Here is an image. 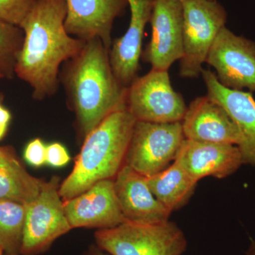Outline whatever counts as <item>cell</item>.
Instances as JSON below:
<instances>
[{"label": "cell", "mask_w": 255, "mask_h": 255, "mask_svg": "<svg viewBox=\"0 0 255 255\" xmlns=\"http://www.w3.org/2000/svg\"><path fill=\"white\" fill-rule=\"evenodd\" d=\"M66 12L65 0H35L20 26L23 41L14 73L30 85L36 100L56 93L62 64L76 56L85 45L65 29Z\"/></svg>", "instance_id": "obj_1"}, {"label": "cell", "mask_w": 255, "mask_h": 255, "mask_svg": "<svg viewBox=\"0 0 255 255\" xmlns=\"http://www.w3.org/2000/svg\"><path fill=\"white\" fill-rule=\"evenodd\" d=\"M63 84L84 138L110 114L127 107L128 88L114 75L110 50L99 38L85 41L66 62Z\"/></svg>", "instance_id": "obj_2"}, {"label": "cell", "mask_w": 255, "mask_h": 255, "mask_svg": "<svg viewBox=\"0 0 255 255\" xmlns=\"http://www.w3.org/2000/svg\"><path fill=\"white\" fill-rule=\"evenodd\" d=\"M135 122L125 107L110 114L85 137L73 171L60 186L63 200L79 195L97 182L115 178L124 165Z\"/></svg>", "instance_id": "obj_3"}, {"label": "cell", "mask_w": 255, "mask_h": 255, "mask_svg": "<svg viewBox=\"0 0 255 255\" xmlns=\"http://www.w3.org/2000/svg\"><path fill=\"white\" fill-rule=\"evenodd\" d=\"M95 241L110 255H182L187 248L185 235L169 220L154 224L125 221L98 230Z\"/></svg>", "instance_id": "obj_4"}, {"label": "cell", "mask_w": 255, "mask_h": 255, "mask_svg": "<svg viewBox=\"0 0 255 255\" xmlns=\"http://www.w3.org/2000/svg\"><path fill=\"white\" fill-rule=\"evenodd\" d=\"M183 56L179 75L196 78L216 37L227 22L226 10L217 0H182Z\"/></svg>", "instance_id": "obj_5"}, {"label": "cell", "mask_w": 255, "mask_h": 255, "mask_svg": "<svg viewBox=\"0 0 255 255\" xmlns=\"http://www.w3.org/2000/svg\"><path fill=\"white\" fill-rule=\"evenodd\" d=\"M182 122L136 121L124 164L145 177L164 170L177 158L184 140Z\"/></svg>", "instance_id": "obj_6"}, {"label": "cell", "mask_w": 255, "mask_h": 255, "mask_svg": "<svg viewBox=\"0 0 255 255\" xmlns=\"http://www.w3.org/2000/svg\"><path fill=\"white\" fill-rule=\"evenodd\" d=\"M59 178L43 182L38 195L26 205L20 254L36 255L73 229L59 192Z\"/></svg>", "instance_id": "obj_7"}, {"label": "cell", "mask_w": 255, "mask_h": 255, "mask_svg": "<svg viewBox=\"0 0 255 255\" xmlns=\"http://www.w3.org/2000/svg\"><path fill=\"white\" fill-rule=\"evenodd\" d=\"M127 107L135 120L151 123L181 122L187 109L172 86L168 70L155 69L128 87Z\"/></svg>", "instance_id": "obj_8"}, {"label": "cell", "mask_w": 255, "mask_h": 255, "mask_svg": "<svg viewBox=\"0 0 255 255\" xmlns=\"http://www.w3.org/2000/svg\"><path fill=\"white\" fill-rule=\"evenodd\" d=\"M206 63L216 70L223 86L255 92V41L238 36L225 26L216 37Z\"/></svg>", "instance_id": "obj_9"}, {"label": "cell", "mask_w": 255, "mask_h": 255, "mask_svg": "<svg viewBox=\"0 0 255 255\" xmlns=\"http://www.w3.org/2000/svg\"><path fill=\"white\" fill-rule=\"evenodd\" d=\"M152 35L142 61L152 69L168 70L183 56L182 0H155L150 20Z\"/></svg>", "instance_id": "obj_10"}, {"label": "cell", "mask_w": 255, "mask_h": 255, "mask_svg": "<svg viewBox=\"0 0 255 255\" xmlns=\"http://www.w3.org/2000/svg\"><path fill=\"white\" fill-rule=\"evenodd\" d=\"M64 209L72 228L110 229L126 221L114 179L100 181L79 195L64 200Z\"/></svg>", "instance_id": "obj_11"}, {"label": "cell", "mask_w": 255, "mask_h": 255, "mask_svg": "<svg viewBox=\"0 0 255 255\" xmlns=\"http://www.w3.org/2000/svg\"><path fill=\"white\" fill-rule=\"evenodd\" d=\"M65 1V28L69 34L84 41L99 38L110 50L114 21L123 14L127 0Z\"/></svg>", "instance_id": "obj_12"}, {"label": "cell", "mask_w": 255, "mask_h": 255, "mask_svg": "<svg viewBox=\"0 0 255 255\" xmlns=\"http://www.w3.org/2000/svg\"><path fill=\"white\" fill-rule=\"evenodd\" d=\"M127 1L130 9V23L123 36L112 42L110 59L114 75L128 88L137 77L144 31L150 22L155 0Z\"/></svg>", "instance_id": "obj_13"}, {"label": "cell", "mask_w": 255, "mask_h": 255, "mask_svg": "<svg viewBox=\"0 0 255 255\" xmlns=\"http://www.w3.org/2000/svg\"><path fill=\"white\" fill-rule=\"evenodd\" d=\"M114 184L126 221L154 224L168 221L172 212L155 197L142 174L124 164Z\"/></svg>", "instance_id": "obj_14"}, {"label": "cell", "mask_w": 255, "mask_h": 255, "mask_svg": "<svg viewBox=\"0 0 255 255\" xmlns=\"http://www.w3.org/2000/svg\"><path fill=\"white\" fill-rule=\"evenodd\" d=\"M181 122L187 140L237 146L241 144L237 126L222 106L208 95L192 101Z\"/></svg>", "instance_id": "obj_15"}, {"label": "cell", "mask_w": 255, "mask_h": 255, "mask_svg": "<svg viewBox=\"0 0 255 255\" xmlns=\"http://www.w3.org/2000/svg\"><path fill=\"white\" fill-rule=\"evenodd\" d=\"M207 88V95L222 106L241 132L238 146L244 164L255 166V100L253 93L223 86L216 74L203 69L201 72Z\"/></svg>", "instance_id": "obj_16"}, {"label": "cell", "mask_w": 255, "mask_h": 255, "mask_svg": "<svg viewBox=\"0 0 255 255\" xmlns=\"http://www.w3.org/2000/svg\"><path fill=\"white\" fill-rule=\"evenodd\" d=\"M175 159L197 182L206 177H227L244 164L237 145L187 139L183 142Z\"/></svg>", "instance_id": "obj_17"}, {"label": "cell", "mask_w": 255, "mask_h": 255, "mask_svg": "<svg viewBox=\"0 0 255 255\" xmlns=\"http://www.w3.org/2000/svg\"><path fill=\"white\" fill-rule=\"evenodd\" d=\"M43 183L28 173L11 148L0 147V199L27 204L38 195Z\"/></svg>", "instance_id": "obj_18"}, {"label": "cell", "mask_w": 255, "mask_h": 255, "mask_svg": "<svg viewBox=\"0 0 255 255\" xmlns=\"http://www.w3.org/2000/svg\"><path fill=\"white\" fill-rule=\"evenodd\" d=\"M146 179L154 195L171 212L187 203L198 183L177 159L164 170Z\"/></svg>", "instance_id": "obj_19"}, {"label": "cell", "mask_w": 255, "mask_h": 255, "mask_svg": "<svg viewBox=\"0 0 255 255\" xmlns=\"http://www.w3.org/2000/svg\"><path fill=\"white\" fill-rule=\"evenodd\" d=\"M25 215V204L0 199V248L7 255L20 253Z\"/></svg>", "instance_id": "obj_20"}, {"label": "cell", "mask_w": 255, "mask_h": 255, "mask_svg": "<svg viewBox=\"0 0 255 255\" xmlns=\"http://www.w3.org/2000/svg\"><path fill=\"white\" fill-rule=\"evenodd\" d=\"M23 41L21 28L0 21V71L4 77L12 76Z\"/></svg>", "instance_id": "obj_21"}, {"label": "cell", "mask_w": 255, "mask_h": 255, "mask_svg": "<svg viewBox=\"0 0 255 255\" xmlns=\"http://www.w3.org/2000/svg\"><path fill=\"white\" fill-rule=\"evenodd\" d=\"M35 0H0V21L20 27Z\"/></svg>", "instance_id": "obj_22"}, {"label": "cell", "mask_w": 255, "mask_h": 255, "mask_svg": "<svg viewBox=\"0 0 255 255\" xmlns=\"http://www.w3.org/2000/svg\"><path fill=\"white\" fill-rule=\"evenodd\" d=\"M46 147L41 139L31 140L25 148L23 157L28 164L38 167L46 163Z\"/></svg>", "instance_id": "obj_23"}, {"label": "cell", "mask_w": 255, "mask_h": 255, "mask_svg": "<svg viewBox=\"0 0 255 255\" xmlns=\"http://www.w3.org/2000/svg\"><path fill=\"white\" fill-rule=\"evenodd\" d=\"M46 164L52 167H61L70 162V157L66 148L58 142L46 147Z\"/></svg>", "instance_id": "obj_24"}, {"label": "cell", "mask_w": 255, "mask_h": 255, "mask_svg": "<svg viewBox=\"0 0 255 255\" xmlns=\"http://www.w3.org/2000/svg\"><path fill=\"white\" fill-rule=\"evenodd\" d=\"M10 120H11V114L0 102V127L7 128Z\"/></svg>", "instance_id": "obj_25"}, {"label": "cell", "mask_w": 255, "mask_h": 255, "mask_svg": "<svg viewBox=\"0 0 255 255\" xmlns=\"http://www.w3.org/2000/svg\"><path fill=\"white\" fill-rule=\"evenodd\" d=\"M248 255H255V241H252L251 246H250L249 249H248Z\"/></svg>", "instance_id": "obj_26"}, {"label": "cell", "mask_w": 255, "mask_h": 255, "mask_svg": "<svg viewBox=\"0 0 255 255\" xmlns=\"http://www.w3.org/2000/svg\"><path fill=\"white\" fill-rule=\"evenodd\" d=\"M110 255V254H108V253H106V252L102 251V249H100V248H99L98 250H96V251H94L91 253V255Z\"/></svg>", "instance_id": "obj_27"}, {"label": "cell", "mask_w": 255, "mask_h": 255, "mask_svg": "<svg viewBox=\"0 0 255 255\" xmlns=\"http://www.w3.org/2000/svg\"><path fill=\"white\" fill-rule=\"evenodd\" d=\"M6 130H7V128H6L0 127V140L4 137Z\"/></svg>", "instance_id": "obj_28"}, {"label": "cell", "mask_w": 255, "mask_h": 255, "mask_svg": "<svg viewBox=\"0 0 255 255\" xmlns=\"http://www.w3.org/2000/svg\"><path fill=\"white\" fill-rule=\"evenodd\" d=\"M4 252L2 251L1 248H0V255H4Z\"/></svg>", "instance_id": "obj_29"}, {"label": "cell", "mask_w": 255, "mask_h": 255, "mask_svg": "<svg viewBox=\"0 0 255 255\" xmlns=\"http://www.w3.org/2000/svg\"><path fill=\"white\" fill-rule=\"evenodd\" d=\"M4 78V75H3L2 73H1V71H0V79Z\"/></svg>", "instance_id": "obj_30"}]
</instances>
